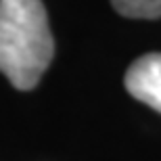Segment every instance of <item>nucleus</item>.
Returning a JSON list of instances; mask_svg holds the SVG:
<instances>
[{"mask_svg":"<svg viewBox=\"0 0 161 161\" xmlns=\"http://www.w3.org/2000/svg\"><path fill=\"white\" fill-rule=\"evenodd\" d=\"M54 54L42 0H0V73L17 90L36 88Z\"/></svg>","mask_w":161,"mask_h":161,"instance_id":"obj_1","label":"nucleus"},{"mask_svg":"<svg viewBox=\"0 0 161 161\" xmlns=\"http://www.w3.org/2000/svg\"><path fill=\"white\" fill-rule=\"evenodd\" d=\"M125 90L136 101L161 113V53L144 54L128 67Z\"/></svg>","mask_w":161,"mask_h":161,"instance_id":"obj_2","label":"nucleus"},{"mask_svg":"<svg viewBox=\"0 0 161 161\" xmlns=\"http://www.w3.org/2000/svg\"><path fill=\"white\" fill-rule=\"evenodd\" d=\"M113 8L130 19H159L161 0H111Z\"/></svg>","mask_w":161,"mask_h":161,"instance_id":"obj_3","label":"nucleus"}]
</instances>
